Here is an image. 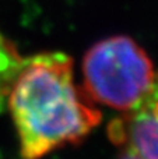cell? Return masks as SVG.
Instances as JSON below:
<instances>
[{"label": "cell", "mask_w": 158, "mask_h": 159, "mask_svg": "<svg viewBox=\"0 0 158 159\" xmlns=\"http://www.w3.org/2000/svg\"><path fill=\"white\" fill-rule=\"evenodd\" d=\"M83 92L97 105L120 112L142 103L153 87L156 69L134 39L114 35L94 43L81 64Z\"/></svg>", "instance_id": "cell-2"}, {"label": "cell", "mask_w": 158, "mask_h": 159, "mask_svg": "<svg viewBox=\"0 0 158 159\" xmlns=\"http://www.w3.org/2000/svg\"><path fill=\"white\" fill-rule=\"evenodd\" d=\"M6 107L17 131L20 159H42L81 143L101 123V112L76 84L73 60L62 52L22 57Z\"/></svg>", "instance_id": "cell-1"}, {"label": "cell", "mask_w": 158, "mask_h": 159, "mask_svg": "<svg viewBox=\"0 0 158 159\" xmlns=\"http://www.w3.org/2000/svg\"><path fill=\"white\" fill-rule=\"evenodd\" d=\"M21 63L22 56L18 53L16 45L0 32V112L6 109L8 91Z\"/></svg>", "instance_id": "cell-4"}, {"label": "cell", "mask_w": 158, "mask_h": 159, "mask_svg": "<svg viewBox=\"0 0 158 159\" xmlns=\"http://www.w3.org/2000/svg\"><path fill=\"white\" fill-rule=\"evenodd\" d=\"M119 159H139V158H137L136 155H133L132 152H129V151H125V149H122V154H120Z\"/></svg>", "instance_id": "cell-5"}, {"label": "cell", "mask_w": 158, "mask_h": 159, "mask_svg": "<svg viewBox=\"0 0 158 159\" xmlns=\"http://www.w3.org/2000/svg\"><path fill=\"white\" fill-rule=\"evenodd\" d=\"M108 135L115 145L139 159H158V70L147 96L134 109L114 119Z\"/></svg>", "instance_id": "cell-3"}]
</instances>
